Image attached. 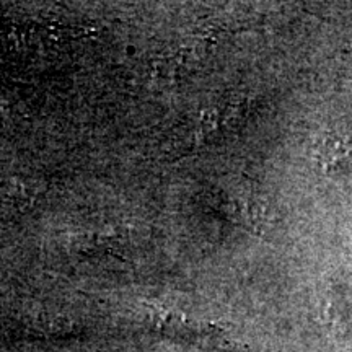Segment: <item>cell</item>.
<instances>
[{
    "instance_id": "obj_1",
    "label": "cell",
    "mask_w": 352,
    "mask_h": 352,
    "mask_svg": "<svg viewBox=\"0 0 352 352\" xmlns=\"http://www.w3.org/2000/svg\"><path fill=\"white\" fill-rule=\"evenodd\" d=\"M352 147L341 135H327L318 148V158L324 170L338 168L351 157Z\"/></svg>"
}]
</instances>
